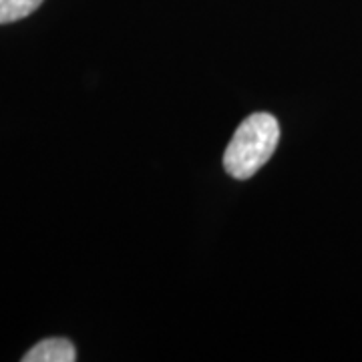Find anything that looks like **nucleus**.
Masks as SVG:
<instances>
[{
	"label": "nucleus",
	"mask_w": 362,
	"mask_h": 362,
	"mask_svg": "<svg viewBox=\"0 0 362 362\" xmlns=\"http://www.w3.org/2000/svg\"><path fill=\"white\" fill-rule=\"evenodd\" d=\"M77 352L66 338H47L26 352L23 362H73Z\"/></svg>",
	"instance_id": "2"
},
{
	"label": "nucleus",
	"mask_w": 362,
	"mask_h": 362,
	"mask_svg": "<svg viewBox=\"0 0 362 362\" xmlns=\"http://www.w3.org/2000/svg\"><path fill=\"white\" fill-rule=\"evenodd\" d=\"M280 141V125L270 113H254L233 133L223 153V169L233 180H250L274 156Z\"/></svg>",
	"instance_id": "1"
},
{
	"label": "nucleus",
	"mask_w": 362,
	"mask_h": 362,
	"mask_svg": "<svg viewBox=\"0 0 362 362\" xmlns=\"http://www.w3.org/2000/svg\"><path fill=\"white\" fill-rule=\"evenodd\" d=\"M42 4V0H0V25L26 18Z\"/></svg>",
	"instance_id": "3"
}]
</instances>
